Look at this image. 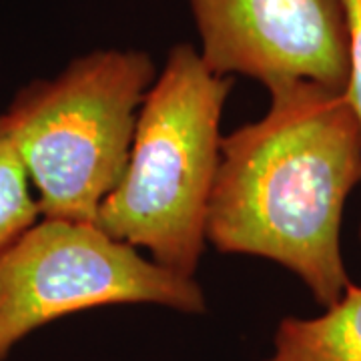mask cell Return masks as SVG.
<instances>
[{
    "label": "cell",
    "mask_w": 361,
    "mask_h": 361,
    "mask_svg": "<svg viewBox=\"0 0 361 361\" xmlns=\"http://www.w3.org/2000/svg\"><path fill=\"white\" fill-rule=\"evenodd\" d=\"M201 59L223 77L311 80L343 92L349 42L343 0H187Z\"/></svg>",
    "instance_id": "5b68a950"
},
{
    "label": "cell",
    "mask_w": 361,
    "mask_h": 361,
    "mask_svg": "<svg viewBox=\"0 0 361 361\" xmlns=\"http://www.w3.org/2000/svg\"><path fill=\"white\" fill-rule=\"evenodd\" d=\"M263 361H361V287L349 283L317 317H285Z\"/></svg>",
    "instance_id": "8992f818"
},
{
    "label": "cell",
    "mask_w": 361,
    "mask_h": 361,
    "mask_svg": "<svg viewBox=\"0 0 361 361\" xmlns=\"http://www.w3.org/2000/svg\"><path fill=\"white\" fill-rule=\"evenodd\" d=\"M267 90L269 111L221 141L207 241L283 265L329 307L351 283L339 239L361 183L360 125L339 90L299 78Z\"/></svg>",
    "instance_id": "6da1fadb"
},
{
    "label": "cell",
    "mask_w": 361,
    "mask_h": 361,
    "mask_svg": "<svg viewBox=\"0 0 361 361\" xmlns=\"http://www.w3.org/2000/svg\"><path fill=\"white\" fill-rule=\"evenodd\" d=\"M203 313L195 277L161 267L97 223L40 217L0 253V361L39 327L109 305Z\"/></svg>",
    "instance_id": "277c9868"
},
{
    "label": "cell",
    "mask_w": 361,
    "mask_h": 361,
    "mask_svg": "<svg viewBox=\"0 0 361 361\" xmlns=\"http://www.w3.org/2000/svg\"><path fill=\"white\" fill-rule=\"evenodd\" d=\"M343 8L349 42V73L343 97L357 118L361 130V0H343Z\"/></svg>",
    "instance_id": "ba28073f"
},
{
    "label": "cell",
    "mask_w": 361,
    "mask_h": 361,
    "mask_svg": "<svg viewBox=\"0 0 361 361\" xmlns=\"http://www.w3.org/2000/svg\"><path fill=\"white\" fill-rule=\"evenodd\" d=\"M40 219V207L6 115H0V253Z\"/></svg>",
    "instance_id": "52a82bcc"
},
{
    "label": "cell",
    "mask_w": 361,
    "mask_h": 361,
    "mask_svg": "<svg viewBox=\"0 0 361 361\" xmlns=\"http://www.w3.org/2000/svg\"><path fill=\"white\" fill-rule=\"evenodd\" d=\"M231 89L233 78L211 71L193 44H175L139 109L121 180L97 213L106 235L185 277L205 251Z\"/></svg>",
    "instance_id": "7a4b0ae2"
},
{
    "label": "cell",
    "mask_w": 361,
    "mask_h": 361,
    "mask_svg": "<svg viewBox=\"0 0 361 361\" xmlns=\"http://www.w3.org/2000/svg\"><path fill=\"white\" fill-rule=\"evenodd\" d=\"M157 68L142 51H94L54 78L32 80L4 113L40 217L97 223L121 180Z\"/></svg>",
    "instance_id": "3957f363"
}]
</instances>
